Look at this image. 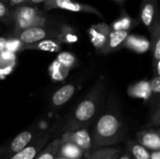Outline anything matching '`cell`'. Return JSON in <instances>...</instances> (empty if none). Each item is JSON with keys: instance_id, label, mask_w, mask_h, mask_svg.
<instances>
[{"instance_id": "obj_33", "label": "cell", "mask_w": 160, "mask_h": 159, "mask_svg": "<svg viewBox=\"0 0 160 159\" xmlns=\"http://www.w3.org/2000/svg\"><path fill=\"white\" fill-rule=\"evenodd\" d=\"M150 159H160V150L150 152Z\"/></svg>"}, {"instance_id": "obj_36", "label": "cell", "mask_w": 160, "mask_h": 159, "mask_svg": "<svg viewBox=\"0 0 160 159\" xmlns=\"http://www.w3.org/2000/svg\"><path fill=\"white\" fill-rule=\"evenodd\" d=\"M5 148L0 146V159H4V157H5Z\"/></svg>"}, {"instance_id": "obj_22", "label": "cell", "mask_w": 160, "mask_h": 159, "mask_svg": "<svg viewBox=\"0 0 160 159\" xmlns=\"http://www.w3.org/2000/svg\"><path fill=\"white\" fill-rule=\"evenodd\" d=\"M150 34L152 38L150 46L154 61H160V20L155 23Z\"/></svg>"}, {"instance_id": "obj_14", "label": "cell", "mask_w": 160, "mask_h": 159, "mask_svg": "<svg viewBox=\"0 0 160 159\" xmlns=\"http://www.w3.org/2000/svg\"><path fill=\"white\" fill-rule=\"evenodd\" d=\"M62 49V43L57 39H44L33 44H24L22 51H40L49 52H57Z\"/></svg>"}, {"instance_id": "obj_7", "label": "cell", "mask_w": 160, "mask_h": 159, "mask_svg": "<svg viewBox=\"0 0 160 159\" xmlns=\"http://www.w3.org/2000/svg\"><path fill=\"white\" fill-rule=\"evenodd\" d=\"M140 20L148 31L151 32L155 23L160 20L158 0H142Z\"/></svg>"}, {"instance_id": "obj_28", "label": "cell", "mask_w": 160, "mask_h": 159, "mask_svg": "<svg viewBox=\"0 0 160 159\" xmlns=\"http://www.w3.org/2000/svg\"><path fill=\"white\" fill-rule=\"evenodd\" d=\"M23 45L24 44L22 41H20L18 38H16L15 37H11L9 38H7L5 50L11 52L13 53H18L20 52H22Z\"/></svg>"}, {"instance_id": "obj_39", "label": "cell", "mask_w": 160, "mask_h": 159, "mask_svg": "<svg viewBox=\"0 0 160 159\" xmlns=\"http://www.w3.org/2000/svg\"><path fill=\"white\" fill-rule=\"evenodd\" d=\"M56 159H66V158H65V157H61V156H59V155H57Z\"/></svg>"}, {"instance_id": "obj_15", "label": "cell", "mask_w": 160, "mask_h": 159, "mask_svg": "<svg viewBox=\"0 0 160 159\" xmlns=\"http://www.w3.org/2000/svg\"><path fill=\"white\" fill-rule=\"evenodd\" d=\"M124 47L135 52L142 53V52H145L149 49L150 42L144 37L129 34L124 43Z\"/></svg>"}, {"instance_id": "obj_1", "label": "cell", "mask_w": 160, "mask_h": 159, "mask_svg": "<svg viewBox=\"0 0 160 159\" xmlns=\"http://www.w3.org/2000/svg\"><path fill=\"white\" fill-rule=\"evenodd\" d=\"M105 90V78L99 77L86 97L75 108L68 122V131L86 128L96 118Z\"/></svg>"}, {"instance_id": "obj_20", "label": "cell", "mask_w": 160, "mask_h": 159, "mask_svg": "<svg viewBox=\"0 0 160 159\" xmlns=\"http://www.w3.org/2000/svg\"><path fill=\"white\" fill-rule=\"evenodd\" d=\"M121 156V150L114 147H103L93 150L85 159H117Z\"/></svg>"}, {"instance_id": "obj_12", "label": "cell", "mask_w": 160, "mask_h": 159, "mask_svg": "<svg viewBox=\"0 0 160 159\" xmlns=\"http://www.w3.org/2000/svg\"><path fill=\"white\" fill-rule=\"evenodd\" d=\"M129 32L127 31H111L108 41L101 52V54H110L124 47V43L128 37Z\"/></svg>"}, {"instance_id": "obj_24", "label": "cell", "mask_w": 160, "mask_h": 159, "mask_svg": "<svg viewBox=\"0 0 160 159\" xmlns=\"http://www.w3.org/2000/svg\"><path fill=\"white\" fill-rule=\"evenodd\" d=\"M129 96L133 97H142L143 99H148L151 97L150 87L148 82H141L139 83H136L135 85H132L128 89Z\"/></svg>"}, {"instance_id": "obj_26", "label": "cell", "mask_w": 160, "mask_h": 159, "mask_svg": "<svg viewBox=\"0 0 160 159\" xmlns=\"http://www.w3.org/2000/svg\"><path fill=\"white\" fill-rule=\"evenodd\" d=\"M49 72L52 80L63 81L68 77L69 71L66 69L64 67H62L56 60H54L49 67Z\"/></svg>"}, {"instance_id": "obj_30", "label": "cell", "mask_w": 160, "mask_h": 159, "mask_svg": "<svg viewBox=\"0 0 160 159\" xmlns=\"http://www.w3.org/2000/svg\"><path fill=\"white\" fill-rule=\"evenodd\" d=\"M1 1H3L8 7H12V8H15V7H20V6H22V5H24L27 2V0H1Z\"/></svg>"}, {"instance_id": "obj_6", "label": "cell", "mask_w": 160, "mask_h": 159, "mask_svg": "<svg viewBox=\"0 0 160 159\" xmlns=\"http://www.w3.org/2000/svg\"><path fill=\"white\" fill-rule=\"evenodd\" d=\"M62 142H71L78 146L82 152L85 158L92 152V139L87 128H81L72 131H67L60 138Z\"/></svg>"}, {"instance_id": "obj_2", "label": "cell", "mask_w": 160, "mask_h": 159, "mask_svg": "<svg viewBox=\"0 0 160 159\" xmlns=\"http://www.w3.org/2000/svg\"><path fill=\"white\" fill-rule=\"evenodd\" d=\"M123 137V127L119 118L111 112L101 115L95 123L91 135L93 147H109L117 144Z\"/></svg>"}, {"instance_id": "obj_8", "label": "cell", "mask_w": 160, "mask_h": 159, "mask_svg": "<svg viewBox=\"0 0 160 159\" xmlns=\"http://www.w3.org/2000/svg\"><path fill=\"white\" fill-rule=\"evenodd\" d=\"M111 31L112 29L110 25L106 22H98L89 27L88 35L90 41L98 53H101L102 50L104 49Z\"/></svg>"}, {"instance_id": "obj_38", "label": "cell", "mask_w": 160, "mask_h": 159, "mask_svg": "<svg viewBox=\"0 0 160 159\" xmlns=\"http://www.w3.org/2000/svg\"><path fill=\"white\" fill-rule=\"evenodd\" d=\"M112 1L122 6V5H124V3H125V1H126V0H112Z\"/></svg>"}, {"instance_id": "obj_13", "label": "cell", "mask_w": 160, "mask_h": 159, "mask_svg": "<svg viewBox=\"0 0 160 159\" xmlns=\"http://www.w3.org/2000/svg\"><path fill=\"white\" fill-rule=\"evenodd\" d=\"M138 23V21L131 16L128 15V13L126 11V9L122 7L120 14L118 18L112 22L110 25L112 31H127L129 32L131 29H133Z\"/></svg>"}, {"instance_id": "obj_25", "label": "cell", "mask_w": 160, "mask_h": 159, "mask_svg": "<svg viewBox=\"0 0 160 159\" xmlns=\"http://www.w3.org/2000/svg\"><path fill=\"white\" fill-rule=\"evenodd\" d=\"M55 60L68 71L78 66V59L72 52H62L57 55Z\"/></svg>"}, {"instance_id": "obj_3", "label": "cell", "mask_w": 160, "mask_h": 159, "mask_svg": "<svg viewBox=\"0 0 160 159\" xmlns=\"http://www.w3.org/2000/svg\"><path fill=\"white\" fill-rule=\"evenodd\" d=\"M12 23L14 25L13 33H16L29 27L49 25V20L38 7L24 4L14 8Z\"/></svg>"}, {"instance_id": "obj_35", "label": "cell", "mask_w": 160, "mask_h": 159, "mask_svg": "<svg viewBox=\"0 0 160 159\" xmlns=\"http://www.w3.org/2000/svg\"><path fill=\"white\" fill-rule=\"evenodd\" d=\"M6 41H7V37H0V52H3V51H5Z\"/></svg>"}, {"instance_id": "obj_11", "label": "cell", "mask_w": 160, "mask_h": 159, "mask_svg": "<svg viewBox=\"0 0 160 159\" xmlns=\"http://www.w3.org/2000/svg\"><path fill=\"white\" fill-rule=\"evenodd\" d=\"M137 142L146 148L148 151H159L160 134L159 131L154 129L142 130L136 135Z\"/></svg>"}, {"instance_id": "obj_21", "label": "cell", "mask_w": 160, "mask_h": 159, "mask_svg": "<svg viewBox=\"0 0 160 159\" xmlns=\"http://www.w3.org/2000/svg\"><path fill=\"white\" fill-rule=\"evenodd\" d=\"M78 39H79V36L77 34V31L72 26L64 24L59 27L57 40L60 43L72 44V43H76Z\"/></svg>"}, {"instance_id": "obj_31", "label": "cell", "mask_w": 160, "mask_h": 159, "mask_svg": "<svg viewBox=\"0 0 160 159\" xmlns=\"http://www.w3.org/2000/svg\"><path fill=\"white\" fill-rule=\"evenodd\" d=\"M153 124L157 127L159 126V122H160V109H159V104L157 105L156 107V110L155 112H153Z\"/></svg>"}, {"instance_id": "obj_23", "label": "cell", "mask_w": 160, "mask_h": 159, "mask_svg": "<svg viewBox=\"0 0 160 159\" xmlns=\"http://www.w3.org/2000/svg\"><path fill=\"white\" fill-rule=\"evenodd\" d=\"M61 144L60 139H55L42 149L33 159H56L58 150Z\"/></svg>"}, {"instance_id": "obj_19", "label": "cell", "mask_w": 160, "mask_h": 159, "mask_svg": "<svg viewBox=\"0 0 160 159\" xmlns=\"http://www.w3.org/2000/svg\"><path fill=\"white\" fill-rule=\"evenodd\" d=\"M126 147L127 154L132 159H150V151L136 141H128Z\"/></svg>"}, {"instance_id": "obj_27", "label": "cell", "mask_w": 160, "mask_h": 159, "mask_svg": "<svg viewBox=\"0 0 160 159\" xmlns=\"http://www.w3.org/2000/svg\"><path fill=\"white\" fill-rule=\"evenodd\" d=\"M14 8L8 7L6 3L0 0V21L5 23H12Z\"/></svg>"}, {"instance_id": "obj_5", "label": "cell", "mask_w": 160, "mask_h": 159, "mask_svg": "<svg viewBox=\"0 0 160 159\" xmlns=\"http://www.w3.org/2000/svg\"><path fill=\"white\" fill-rule=\"evenodd\" d=\"M44 10L49 11L52 9H63L71 12H81L96 15L103 19V15L99 10L91 5L76 2L74 0H48L43 4Z\"/></svg>"}, {"instance_id": "obj_10", "label": "cell", "mask_w": 160, "mask_h": 159, "mask_svg": "<svg viewBox=\"0 0 160 159\" xmlns=\"http://www.w3.org/2000/svg\"><path fill=\"white\" fill-rule=\"evenodd\" d=\"M35 139V131L33 130H25L18 134L10 142L8 148L5 150V157L4 158L9 157L16 153L22 151L26 146H28L32 141Z\"/></svg>"}, {"instance_id": "obj_37", "label": "cell", "mask_w": 160, "mask_h": 159, "mask_svg": "<svg viewBox=\"0 0 160 159\" xmlns=\"http://www.w3.org/2000/svg\"><path fill=\"white\" fill-rule=\"evenodd\" d=\"M117 159H132V158H131V157H129V156H128V155L126 153L125 155H122V156H120V157H118Z\"/></svg>"}, {"instance_id": "obj_18", "label": "cell", "mask_w": 160, "mask_h": 159, "mask_svg": "<svg viewBox=\"0 0 160 159\" xmlns=\"http://www.w3.org/2000/svg\"><path fill=\"white\" fill-rule=\"evenodd\" d=\"M58 155L66 159H82L84 157L83 152L78 146L71 142L62 141L58 150Z\"/></svg>"}, {"instance_id": "obj_34", "label": "cell", "mask_w": 160, "mask_h": 159, "mask_svg": "<svg viewBox=\"0 0 160 159\" xmlns=\"http://www.w3.org/2000/svg\"><path fill=\"white\" fill-rule=\"evenodd\" d=\"M156 70V75L160 76V61H154V66Z\"/></svg>"}, {"instance_id": "obj_9", "label": "cell", "mask_w": 160, "mask_h": 159, "mask_svg": "<svg viewBox=\"0 0 160 159\" xmlns=\"http://www.w3.org/2000/svg\"><path fill=\"white\" fill-rule=\"evenodd\" d=\"M50 138L49 134H43L41 136L34 139V142H31L22 151L16 153L15 155L4 159H33L45 146Z\"/></svg>"}, {"instance_id": "obj_29", "label": "cell", "mask_w": 160, "mask_h": 159, "mask_svg": "<svg viewBox=\"0 0 160 159\" xmlns=\"http://www.w3.org/2000/svg\"><path fill=\"white\" fill-rule=\"evenodd\" d=\"M148 82H149L151 96L155 97V98L158 100L160 94V76L155 75V77Z\"/></svg>"}, {"instance_id": "obj_32", "label": "cell", "mask_w": 160, "mask_h": 159, "mask_svg": "<svg viewBox=\"0 0 160 159\" xmlns=\"http://www.w3.org/2000/svg\"><path fill=\"white\" fill-rule=\"evenodd\" d=\"M46 1H48V0H27V2L25 3V5H30V6L38 7L40 4H44Z\"/></svg>"}, {"instance_id": "obj_17", "label": "cell", "mask_w": 160, "mask_h": 159, "mask_svg": "<svg viewBox=\"0 0 160 159\" xmlns=\"http://www.w3.org/2000/svg\"><path fill=\"white\" fill-rule=\"evenodd\" d=\"M17 55L8 51L0 52V78H5L9 75L16 66Z\"/></svg>"}, {"instance_id": "obj_16", "label": "cell", "mask_w": 160, "mask_h": 159, "mask_svg": "<svg viewBox=\"0 0 160 159\" xmlns=\"http://www.w3.org/2000/svg\"><path fill=\"white\" fill-rule=\"evenodd\" d=\"M76 91L75 85L68 83L66 85H63L61 88H59L57 91L54 92V94L52 97V103L55 107L62 106L66 104L74 95Z\"/></svg>"}, {"instance_id": "obj_4", "label": "cell", "mask_w": 160, "mask_h": 159, "mask_svg": "<svg viewBox=\"0 0 160 159\" xmlns=\"http://www.w3.org/2000/svg\"><path fill=\"white\" fill-rule=\"evenodd\" d=\"M58 29L59 27L51 25L34 26L13 33L12 37L18 38L23 44H33L44 39H57Z\"/></svg>"}]
</instances>
